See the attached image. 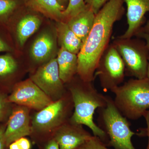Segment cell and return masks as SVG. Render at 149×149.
<instances>
[{
    "label": "cell",
    "mask_w": 149,
    "mask_h": 149,
    "mask_svg": "<svg viewBox=\"0 0 149 149\" xmlns=\"http://www.w3.org/2000/svg\"><path fill=\"white\" fill-rule=\"evenodd\" d=\"M124 0H109L97 14L93 28L77 54V74L82 80L93 82L98 64L108 47L115 22L124 13Z\"/></svg>",
    "instance_id": "cell-1"
},
{
    "label": "cell",
    "mask_w": 149,
    "mask_h": 149,
    "mask_svg": "<svg viewBox=\"0 0 149 149\" xmlns=\"http://www.w3.org/2000/svg\"><path fill=\"white\" fill-rule=\"evenodd\" d=\"M93 83L81 78L80 83H73L70 81L68 83H70L68 92L71 95L74 108L70 120L75 124L87 126L92 130L93 136L99 138L108 147V136L94 121L96 110L107 105L106 95L99 93Z\"/></svg>",
    "instance_id": "cell-2"
},
{
    "label": "cell",
    "mask_w": 149,
    "mask_h": 149,
    "mask_svg": "<svg viewBox=\"0 0 149 149\" xmlns=\"http://www.w3.org/2000/svg\"><path fill=\"white\" fill-rule=\"evenodd\" d=\"M114 103L127 119L136 120L149 109V79H130L111 91Z\"/></svg>",
    "instance_id": "cell-3"
},
{
    "label": "cell",
    "mask_w": 149,
    "mask_h": 149,
    "mask_svg": "<svg viewBox=\"0 0 149 149\" xmlns=\"http://www.w3.org/2000/svg\"><path fill=\"white\" fill-rule=\"evenodd\" d=\"M107 105L98 109L99 127L108 136V146L114 149H136L131 141L136 133L130 128L127 118L121 113L111 97L106 95Z\"/></svg>",
    "instance_id": "cell-4"
},
{
    "label": "cell",
    "mask_w": 149,
    "mask_h": 149,
    "mask_svg": "<svg viewBox=\"0 0 149 149\" xmlns=\"http://www.w3.org/2000/svg\"><path fill=\"white\" fill-rule=\"evenodd\" d=\"M132 38H118L113 45L124 62L127 75L136 79H144L147 77L149 50L143 40Z\"/></svg>",
    "instance_id": "cell-5"
},
{
    "label": "cell",
    "mask_w": 149,
    "mask_h": 149,
    "mask_svg": "<svg viewBox=\"0 0 149 149\" xmlns=\"http://www.w3.org/2000/svg\"><path fill=\"white\" fill-rule=\"evenodd\" d=\"M73 107L72 97L68 92L62 98L53 102L34 115L32 122V133L45 134L55 131L69 120Z\"/></svg>",
    "instance_id": "cell-6"
},
{
    "label": "cell",
    "mask_w": 149,
    "mask_h": 149,
    "mask_svg": "<svg viewBox=\"0 0 149 149\" xmlns=\"http://www.w3.org/2000/svg\"><path fill=\"white\" fill-rule=\"evenodd\" d=\"M125 67L120 55L113 44L108 46L98 64L95 73L102 88L111 91L119 86L125 77Z\"/></svg>",
    "instance_id": "cell-7"
},
{
    "label": "cell",
    "mask_w": 149,
    "mask_h": 149,
    "mask_svg": "<svg viewBox=\"0 0 149 149\" xmlns=\"http://www.w3.org/2000/svg\"><path fill=\"white\" fill-rule=\"evenodd\" d=\"M30 79L53 102L62 98L67 93L60 77L56 58H52L39 68Z\"/></svg>",
    "instance_id": "cell-8"
},
{
    "label": "cell",
    "mask_w": 149,
    "mask_h": 149,
    "mask_svg": "<svg viewBox=\"0 0 149 149\" xmlns=\"http://www.w3.org/2000/svg\"><path fill=\"white\" fill-rule=\"evenodd\" d=\"M8 101L38 111L54 102L30 79L17 84Z\"/></svg>",
    "instance_id": "cell-9"
},
{
    "label": "cell",
    "mask_w": 149,
    "mask_h": 149,
    "mask_svg": "<svg viewBox=\"0 0 149 149\" xmlns=\"http://www.w3.org/2000/svg\"><path fill=\"white\" fill-rule=\"evenodd\" d=\"M92 136L82 125L73 123L69 119L54 131L52 138L60 149H77Z\"/></svg>",
    "instance_id": "cell-10"
},
{
    "label": "cell",
    "mask_w": 149,
    "mask_h": 149,
    "mask_svg": "<svg viewBox=\"0 0 149 149\" xmlns=\"http://www.w3.org/2000/svg\"><path fill=\"white\" fill-rule=\"evenodd\" d=\"M29 109L19 105L13 111L4 133L6 146L16 140L32 133L30 124Z\"/></svg>",
    "instance_id": "cell-11"
},
{
    "label": "cell",
    "mask_w": 149,
    "mask_h": 149,
    "mask_svg": "<svg viewBox=\"0 0 149 149\" xmlns=\"http://www.w3.org/2000/svg\"><path fill=\"white\" fill-rule=\"evenodd\" d=\"M127 5L128 27L124 34L118 37L125 39L135 36L142 27L145 15L149 12V0H124Z\"/></svg>",
    "instance_id": "cell-12"
},
{
    "label": "cell",
    "mask_w": 149,
    "mask_h": 149,
    "mask_svg": "<svg viewBox=\"0 0 149 149\" xmlns=\"http://www.w3.org/2000/svg\"><path fill=\"white\" fill-rule=\"evenodd\" d=\"M95 14L91 9L87 8L67 20V23L77 37L85 42L93 27Z\"/></svg>",
    "instance_id": "cell-13"
},
{
    "label": "cell",
    "mask_w": 149,
    "mask_h": 149,
    "mask_svg": "<svg viewBox=\"0 0 149 149\" xmlns=\"http://www.w3.org/2000/svg\"><path fill=\"white\" fill-rule=\"evenodd\" d=\"M60 77L63 83H68L77 73V55L61 47L56 58Z\"/></svg>",
    "instance_id": "cell-14"
},
{
    "label": "cell",
    "mask_w": 149,
    "mask_h": 149,
    "mask_svg": "<svg viewBox=\"0 0 149 149\" xmlns=\"http://www.w3.org/2000/svg\"><path fill=\"white\" fill-rule=\"evenodd\" d=\"M56 32L61 47L72 53L78 54L83 45V42L70 28L66 22L59 21Z\"/></svg>",
    "instance_id": "cell-15"
},
{
    "label": "cell",
    "mask_w": 149,
    "mask_h": 149,
    "mask_svg": "<svg viewBox=\"0 0 149 149\" xmlns=\"http://www.w3.org/2000/svg\"><path fill=\"white\" fill-rule=\"evenodd\" d=\"M27 5L33 10L45 16L61 21L63 19L64 6L58 0H26Z\"/></svg>",
    "instance_id": "cell-16"
},
{
    "label": "cell",
    "mask_w": 149,
    "mask_h": 149,
    "mask_svg": "<svg viewBox=\"0 0 149 149\" xmlns=\"http://www.w3.org/2000/svg\"><path fill=\"white\" fill-rule=\"evenodd\" d=\"M54 48V42L49 33H43L38 37L32 45L31 54L37 62L45 61L49 58Z\"/></svg>",
    "instance_id": "cell-17"
},
{
    "label": "cell",
    "mask_w": 149,
    "mask_h": 149,
    "mask_svg": "<svg viewBox=\"0 0 149 149\" xmlns=\"http://www.w3.org/2000/svg\"><path fill=\"white\" fill-rule=\"evenodd\" d=\"M41 20L38 17L28 15L23 17L19 22L17 27V39L21 46L40 27Z\"/></svg>",
    "instance_id": "cell-18"
},
{
    "label": "cell",
    "mask_w": 149,
    "mask_h": 149,
    "mask_svg": "<svg viewBox=\"0 0 149 149\" xmlns=\"http://www.w3.org/2000/svg\"><path fill=\"white\" fill-rule=\"evenodd\" d=\"M87 7L85 0H69L67 6L63 12V19L68 20L85 10Z\"/></svg>",
    "instance_id": "cell-19"
},
{
    "label": "cell",
    "mask_w": 149,
    "mask_h": 149,
    "mask_svg": "<svg viewBox=\"0 0 149 149\" xmlns=\"http://www.w3.org/2000/svg\"><path fill=\"white\" fill-rule=\"evenodd\" d=\"M17 68V64L11 56H0V76H6L13 73Z\"/></svg>",
    "instance_id": "cell-20"
},
{
    "label": "cell",
    "mask_w": 149,
    "mask_h": 149,
    "mask_svg": "<svg viewBox=\"0 0 149 149\" xmlns=\"http://www.w3.org/2000/svg\"><path fill=\"white\" fill-rule=\"evenodd\" d=\"M16 0H0V18L8 16L16 8Z\"/></svg>",
    "instance_id": "cell-21"
},
{
    "label": "cell",
    "mask_w": 149,
    "mask_h": 149,
    "mask_svg": "<svg viewBox=\"0 0 149 149\" xmlns=\"http://www.w3.org/2000/svg\"><path fill=\"white\" fill-rule=\"evenodd\" d=\"M77 149H111L107 148L100 139L93 136Z\"/></svg>",
    "instance_id": "cell-22"
},
{
    "label": "cell",
    "mask_w": 149,
    "mask_h": 149,
    "mask_svg": "<svg viewBox=\"0 0 149 149\" xmlns=\"http://www.w3.org/2000/svg\"><path fill=\"white\" fill-rule=\"evenodd\" d=\"M109 0H85L86 6L97 14L106 3Z\"/></svg>",
    "instance_id": "cell-23"
},
{
    "label": "cell",
    "mask_w": 149,
    "mask_h": 149,
    "mask_svg": "<svg viewBox=\"0 0 149 149\" xmlns=\"http://www.w3.org/2000/svg\"><path fill=\"white\" fill-rule=\"evenodd\" d=\"M19 149H30L31 144L28 139L22 137L15 141Z\"/></svg>",
    "instance_id": "cell-24"
},
{
    "label": "cell",
    "mask_w": 149,
    "mask_h": 149,
    "mask_svg": "<svg viewBox=\"0 0 149 149\" xmlns=\"http://www.w3.org/2000/svg\"><path fill=\"white\" fill-rule=\"evenodd\" d=\"M135 36H136L138 38H141L143 40L146 42L147 47L149 50V33H146V32L139 31L136 33Z\"/></svg>",
    "instance_id": "cell-25"
},
{
    "label": "cell",
    "mask_w": 149,
    "mask_h": 149,
    "mask_svg": "<svg viewBox=\"0 0 149 149\" xmlns=\"http://www.w3.org/2000/svg\"><path fill=\"white\" fill-rule=\"evenodd\" d=\"M45 149H60V148L56 141L52 138L49 141H48Z\"/></svg>",
    "instance_id": "cell-26"
},
{
    "label": "cell",
    "mask_w": 149,
    "mask_h": 149,
    "mask_svg": "<svg viewBox=\"0 0 149 149\" xmlns=\"http://www.w3.org/2000/svg\"><path fill=\"white\" fill-rule=\"evenodd\" d=\"M6 128L3 126L0 127V149H5L6 148L4 138Z\"/></svg>",
    "instance_id": "cell-27"
},
{
    "label": "cell",
    "mask_w": 149,
    "mask_h": 149,
    "mask_svg": "<svg viewBox=\"0 0 149 149\" xmlns=\"http://www.w3.org/2000/svg\"><path fill=\"white\" fill-rule=\"evenodd\" d=\"M143 117L146 119L147 124V128H146V135L148 137V144L147 149H149V110H147L143 115Z\"/></svg>",
    "instance_id": "cell-28"
},
{
    "label": "cell",
    "mask_w": 149,
    "mask_h": 149,
    "mask_svg": "<svg viewBox=\"0 0 149 149\" xmlns=\"http://www.w3.org/2000/svg\"><path fill=\"white\" fill-rule=\"evenodd\" d=\"M6 107V102L1 95H0V120L3 115Z\"/></svg>",
    "instance_id": "cell-29"
},
{
    "label": "cell",
    "mask_w": 149,
    "mask_h": 149,
    "mask_svg": "<svg viewBox=\"0 0 149 149\" xmlns=\"http://www.w3.org/2000/svg\"><path fill=\"white\" fill-rule=\"evenodd\" d=\"M11 50V49L9 46L0 38V52H8Z\"/></svg>",
    "instance_id": "cell-30"
},
{
    "label": "cell",
    "mask_w": 149,
    "mask_h": 149,
    "mask_svg": "<svg viewBox=\"0 0 149 149\" xmlns=\"http://www.w3.org/2000/svg\"><path fill=\"white\" fill-rule=\"evenodd\" d=\"M139 31L146 32V33H149V20L147 22L146 25L143 27H142Z\"/></svg>",
    "instance_id": "cell-31"
},
{
    "label": "cell",
    "mask_w": 149,
    "mask_h": 149,
    "mask_svg": "<svg viewBox=\"0 0 149 149\" xmlns=\"http://www.w3.org/2000/svg\"><path fill=\"white\" fill-rule=\"evenodd\" d=\"M58 1L62 5V4L61 3H65L68 2V1H69V0H58Z\"/></svg>",
    "instance_id": "cell-32"
},
{
    "label": "cell",
    "mask_w": 149,
    "mask_h": 149,
    "mask_svg": "<svg viewBox=\"0 0 149 149\" xmlns=\"http://www.w3.org/2000/svg\"><path fill=\"white\" fill-rule=\"evenodd\" d=\"M147 77L149 79V63H148V72H147Z\"/></svg>",
    "instance_id": "cell-33"
}]
</instances>
